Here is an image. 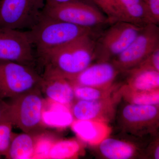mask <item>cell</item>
<instances>
[{
    "mask_svg": "<svg viewBox=\"0 0 159 159\" xmlns=\"http://www.w3.org/2000/svg\"><path fill=\"white\" fill-rule=\"evenodd\" d=\"M96 41L93 33L85 34L36 57L42 76L73 79L95 60Z\"/></svg>",
    "mask_w": 159,
    "mask_h": 159,
    "instance_id": "1",
    "label": "cell"
},
{
    "mask_svg": "<svg viewBox=\"0 0 159 159\" xmlns=\"http://www.w3.org/2000/svg\"><path fill=\"white\" fill-rule=\"evenodd\" d=\"M93 29L76 25L43 15L30 30L29 35L36 57L85 34Z\"/></svg>",
    "mask_w": 159,
    "mask_h": 159,
    "instance_id": "2",
    "label": "cell"
},
{
    "mask_svg": "<svg viewBox=\"0 0 159 159\" xmlns=\"http://www.w3.org/2000/svg\"><path fill=\"white\" fill-rule=\"evenodd\" d=\"M42 76L34 67L0 59V98H13L39 87Z\"/></svg>",
    "mask_w": 159,
    "mask_h": 159,
    "instance_id": "3",
    "label": "cell"
},
{
    "mask_svg": "<svg viewBox=\"0 0 159 159\" xmlns=\"http://www.w3.org/2000/svg\"><path fill=\"white\" fill-rule=\"evenodd\" d=\"M43 13L55 19L84 28L93 29L111 25L104 13L88 0H72L57 6L45 5Z\"/></svg>",
    "mask_w": 159,
    "mask_h": 159,
    "instance_id": "4",
    "label": "cell"
},
{
    "mask_svg": "<svg viewBox=\"0 0 159 159\" xmlns=\"http://www.w3.org/2000/svg\"><path fill=\"white\" fill-rule=\"evenodd\" d=\"M39 87L11 99L10 120L24 133L39 134L42 122L43 100Z\"/></svg>",
    "mask_w": 159,
    "mask_h": 159,
    "instance_id": "5",
    "label": "cell"
},
{
    "mask_svg": "<svg viewBox=\"0 0 159 159\" xmlns=\"http://www.w3.org/2000/svg\"><path fill=\"white\" fill-rule=\"evenodd\" d=\"M117 122L122 132L129 135L142 138L153 135L159 127V106L127 102L118 111Z\"/></svg>",
    "mask_w": 159,
    "mask_h": 159,
    "instance_id": "6",
    "label": "cell"
},
{
    "mask_svg": "<svg viewBox=\"0 0 159 159\" xmlns=\"http://www.w3.org/2000/svg\"><path fill=\"white\" fill-rule=\"evenodd\" d=\"M44 0H1L0 27L29 31L43 15Z\"/></svg>",
    "mask_w": 159,
    "mask_h": 159,
    "instance_id": "7",
    "label": "cell"
},
{
    "mask_svg": "<svg viewBox=\"0 0 159 159\" xmlns=\"http://www.w3.org/2000/svg\"><path fill=\"white\" fill-rule=\"evenodd\" d=\"M110 25L99 39L96 40L94 61L97 62L111 61L121 54L143 28L124 21Z\"/></svg>",
    "mask_w": 159,
    "mask_h": 159,
    "instance_id": "8",
    "label": "cell"
},
{
    "mask_svg": "<svg viewBox=\"0 0 159 159\" xmlns=\"http://www.w3.org/2000/svg\"><path fill=\"white\" fill-rule=\"evenodd\" d=\"M159 48V26L148 24L143 27L129 46L111 61L122 73L126 72L141 64Z\"/></svg>",
    "mask_w": 159,
    "mask_h": 159,
    "instance_id": "9",
    "label": "cell"
},
{
    "mask_svg": "<svg viewBox=\"0 0 159 159\" xmlns=\"http://www.w3.org/2000/svg\"><path fill=\"white\" fill-rule=\"evenodd\" d=\"M0 59L34 67L36 56L28 31L0 27Z\"/></svg>",
    "mask_w": 159,
    "mask_h": 159,
    "instance_id": "10",
    "label": "cell"
},
{
    "mask_svg": "<svg viewBox=\"0 0 159 159\" xmlns=\"http://www.w3.org/2000/svg\"><path fill=\"white\" fill-rule=\"evenodd\" d=\"M119 97L95 100L75 99L70 110L74 120H93L108 123L114 119Z\"/></svg>",
    "mask_w": 159,
    "mask_h": 159,
    "instance_id": "11",
    "label": "cell"
},
{
    "mask_svg": "<svg viewBox=\"0 0 159 159\" xmlns=\"http://www.w3.org/2000/svg\"><path fill=\"white\" fill-rule=\"evenodd\" d=\"M121 71L111 61L92 63L73 79L69 80L73 86L81 85L107 89L114 84Z\"/></svg>",
    "mask_w": 159,
    "mask_h": 159,
    "instance_id": "12",
    "label": "cell"
},
{
    "mask_svg": "<svg viewBox=\"0 0 159 159\" xmlns=\"http://www.w3.org/2000/svg\"><path fill=\"white\" fill-rule=\"evenodd\" d=\"M94 146L97 154L103 159H134L142 157L143 153L133 142L109 136Z\"/></svg>",
    "mask_w": 159,
    "mask_h": 159,
    "instance_id": "13",
    "label": "cell"
},
{
    "mask_svg": "<svg viewBox=\"0 0 159 159\" xmlns=\"http://www.w3.org/2000/svg\"><path fill=\"white\" fill-rule=\"evenodd\" d=\"M40 89L56 103L70 107L75 101L74 88L68 80L60 77H43Z\"/></svg>",
    "mask_w": 159,
    "mask_h": 159,
    "instance_id": "14",
    "label": "cell"
},
{
    "mask_svg": "<svg viewBox=\"0 0 159 159\" xmlns=\"http://www.w3.org/2000/svg\"><path fill=\"white\" fill-rule=\"evenodd\" d=\"M71 125L79 139L92 146L98 145L111 132L108 123L99 121L74 120Z\"/></svg>",
    "mask_w": 159,
    "mask_h": 159,
    "instance_id": "15",
    "label": "cell"
},
{
    "mask_svg": "<svg viewBox=\"0 0 159 159\" xmlns=\"http://www.w3.org/2000/svg\"><path fill=\"white\" fill-rule=\"evenodd\" d=\"M125 73L128 76L124 85L128 89L141 91L159 90V71L140 65Z\"/></svg>",
    "mask_w": 159,
    "mask_h": 159,
    "instance_id": "16",
    "label": "cell"
},
{
    "mask_svg": "<svg viewBox=\"0 0 159 159\" xmlns=\"http://www.w3.org/2000/svg\"><path fill=\"white\" fill-rule=\"evenodd\" d=\"M39 136L40 134H32L24 133L11 138L9 149L5 155L6 158H33Z\"/></svg>",
    "mask_w": 159,
    "mask_h": 159,
    "instance_id": "17",
    "label": "cell"
},
{
    "mask_svg": "<svg viewBox=\"0 0 159 159\" xmlns=\"http://www.w3.org/2000/svg\"><path fill=\"white\" fill-rule=\"evenodd\" d=\"M125 21L144 27L151 24L146 0H118Z\"/></svg>",
    "mask_w": 159,
    "mask_h": 159,
    "instance_id": "18",
    "label": "cell"
},
{
    "mask_svg": "<svg viewBox=\"0 0 159 159\" xmlns=\"http://www.w3.org/2000/svg\"><path fill=\"white\" fill-rule=\"evenodd\" d=\"M120 89L119 94L128 103L137 105L159 106V90L135 91L125 85L121 87Z\"/></svg>",
    "mask_w": 159,
    "mask_h": 159,
    "instance_id": "19",
    "label": "cell"
},
{
    "mask_svg": "<svg viewBox=\"0 0 159 159\" xmlns=\"http://www.w3.org/2000/svg\"><path fill=\"white\" fill-rule=\"evenodd\" d=\"M81 145L76 140H68L53 143L47 158L50 159H70L79 154Z\"/></svg>",
    "mask_w": 159,
    "mask_h": 159,
    "instance_id": "20",
    "label": "cell"
},
{
    "mask_svg": "<svg viewBox=\"0 0 159 159\" xmlns=\"http://www.w3.org/2000/svg\"><path fill=\"white\" fill-rule=\"evenodd\" d=\"M73 86L75 99L87 101L100 100L112 97V94L116 87L110 89H103L87 86Z\"/></svg>",
    "mask_w": 159,
    "mask_h": 159,
    "instance_id": "21",
    "label": "cell"
},
{
    "mask_svg": "<svg viewBox=\"0 0 159 159\" xmlns=\"http://www.w3.org/2000/svg\"><path fill=\"white\" fill-rule=\"evenodd\" d=\"M108 18L111 24L125 21L118 0H89Z\"/></svg>",
    "mask_w": 159,
    "mask_h": 159,
    "instance_id": "22",
    "label": "cell"
},
{
    "mask_svg": "<svg viewBox=\"0 0 159 159\" xmlns=\"http://www.w3.org/2000/svg\"><path fill=\"white\" fill-rule=\"evenodd\" d=\"M12 122L10 120L0 122V157L5 156L11 140Z\"/></svg>",
    "mask_w": 159,
    "mask_h": 159,
    "instance_id": "23",
    "label": "cell"
},
{
    "mask_svg": "<svg viewBox=\"0 0 159 159\" xmlns=\"http://www.w3.org/2000/svg\"><path fill=\"white\" fill-rule=\"evenodd\" d=\"M146 2L151 24L159 25V0H146Z\"/></svg>",
    "mask_w": 159,
    "mask_h": 159,
    "instance_id": "24",
    "label": "cell"
},
{
    "mask_svg": "<svg viewBox=\"0 0 159 159\" xmlns=\"http://www.w3.org/2000/svg\"><path fill=\"white\" fill-rule=\"evenodd\" d=\"M140 65L147 66L159 71V48L152 53Z\"/></svg>",
    "mask_w": 159,
    "mask_h": 159,
    "instance_id": "25",
    "label": "cell"
},
{
    "mask_svg": "<svg viewBox=\"0 0 159 159\" xmlns=\"http://www.w3.org/2000/svg\"><path fill=\"white\" fill-rule=\"evenodd\" d=\"M10 120V105L0 98V122Z\"/></svg>",
    "mask_w": 159,
    "mask_h": 159,
    "instance_id": "26",
    "label": "cell"
},
{
    "mask_svg": "<svg viewBox=\"0 0 159 159\" xmlns=\"http://www.w3.org/2000/svg\"><path fill=\"white\" fill-rule=\"evenodd\" d=\"M70 1L72 0H44L45 5L48 6H57V5L67 2ZM88 1L90 2L89 0H88Z\"/></svg>",
    "mask_w": 159,
    "mask_h": 159,
    "instance_id": "27",
    "label": "cell"
},
{
    "mask_svg": "<svg viewBox=\"0 0 159 159\" xmlns=\"http://www.w3.org/2000/svg\"><path fill=\"white\" fill-rule=\"evenodd\" d=\"M0 1H1V0H0Z\"/></svg>",
    "mask_w": 159,
    "mask_h": 159,
    "instance_id": "28",
    "label": "cell"
}]
</instances>
